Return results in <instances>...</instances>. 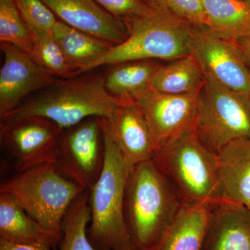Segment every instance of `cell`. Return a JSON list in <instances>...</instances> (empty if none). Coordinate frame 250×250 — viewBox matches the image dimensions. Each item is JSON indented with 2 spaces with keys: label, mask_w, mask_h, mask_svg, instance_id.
Returning a JSON list of instances; mask_svg holds the SVG:
<instances>
[{
  "label": "cell",
  "mask_w": 250,
  "mask_h": 250,
  "mask_svg": "<svg viewBox=\"0 0 250 250\" xmlns=\"http://www.w3.org/2000/svg\"><path fill=\"white\" fill-rule=\"evenodd\" d=\"M183 203L154 161L132 166L125 187L124 219L134 250L154 249Z\"/></svg>",
  "instance_id": "1"
},
{
  "label": "cell",
  "mask_w": 250,
  "mask_h": 250,
  "mask_svg": "<svg viewBox=\"0 0 250 250\" xmlns=\"http://www.w3.org/2000/svg\"><path fill=\"white\" fill-rule=\"evenodd\" d=\"M119 102L106 90L105 76L101 74L57 79L36 96L0 117V124L38 117L67 129L90 117L109 118Z\"/></svg>",
  "instance_id": "2"
},
{
  "label": "cell",
  "mask_w": 250,
  "mask_h": 250,
  "mask_svg": "<svg viewBox=\"0 0 250 250\" xmlns=\"http://www.w3.org/2000/svg\"><path fill=\"white\" fill-rule=\"evenodd\" d=\"M127 37L79 75L104 65L136 61H173L190 55L197 27L163 10L125 19ZM78 75V76H79Z\"/></svg>",
  "instance_id": "3"
},
{
  "label": "cell",
  "mask_w": 250,
  "mask_h": 250,
  "mask_svg": "<svg viewBox=\"0 0 250 250\" xmlns=\"http://www.w3.org/2000/svg\"><path fill=\"white\" fill-rule=\"evenodd\" d=\"M103 131L104 165L98 181L88 190V238L96 250H135L124 219L125 187L132 166Z\"/></svg>",
  "instance_id": "4"
},
{
  "label": "cell",
  "mask_w": 250,
  "mask_h": 250,
  "mask_svg": "<svg viewBox=\"0 0 250 250\" xmlns=\"http://www.w3.org/2000/svg\"><path fill=\"white\" fill-rule=\"evenodd\" d=\"M84 190L53 164L19 172L0 187V192L10 194L31 218L60 241L64 217Z\"/></svg>",
  "instance_id": "5"
},
{
  "label": "cell",
  "mask_w": 250,
  "mask_h": 250,
  "mask_svg": "<svg viewBox=\"0 0 250 250\" xmlns=\"http://www.w3.org/2000/svg\"><path fill=\"white\" fill-rule=\"evenodd\" d=\"M183 202H218V158L197 136L187 131L160 146L152 159Z\"/></svg>",
  "instance_id": "6"
},
{
  "label": "cell",
  "mask_w": 250,
  "mask_h": 250,
  "mask_svg": "<svg viewBox=\"0 0 250 250\" xmlns=\"http://www.w3.org/2000/svg\"><path fill=\"white\" fill-rule=\"evenodd\" d=\"M195 131L216 154L232 141L250 139L249 99L206 81L200 95Z\"/></svg>",
  "instance_id": "7"
},
{
  "label": "cell",
  "mask_w": 250,
  "mask_h": 250,
  "mask_svg": "<svg viewBox=\"0 0 250 250\" xmlns=\"http://www.w3.org/2000/svg\"><path fill=\"white\" fill-rule=\"evenodd\" d=\"M103 118L90 117L62 130L54 165L62 174L89 190L98 181L105 161Z\"/></svg>",
  "instance_id": "8"
},
{
  "label": "cell",
  "mask_w": 250,
  "mask_h": 250,
  "mask_svg": "<svg viewBox=\"0 0 250 250\" xmlns=\"http://www.w3.org/2000/svg\"><path fill=\"white\" fill-rule=\"evenodd\" d=\"M190 54L206 81L249 99L250 68L233 41L215 36L205 28L197 27Z\"/></svg>",
  "instance_id": "9"
},
{
  "label": "cell",
  "mask_w": 250,
  "mask_h": 250,
  "mask_svg": "<svg viewBox=\"0 0 250 250\" xmlns=\"http://www.w3.org/2000/svg\"><path fill=\"white\" fill-rule=\"evenodd\" d=\"M62 128L45 118L33 117L10 125L0 124L1 139L16 161L19 172L54 164Z\"/></svg>",
  "instance_id": "10"
},
{
  "label": "cell",
  "mask_w": 250,
  "mask_h": 250,
  "mask_svg": "<svg viewBox=\"0 0 250 250\" xmlns=\"http://www.w3.org/2000/svg\"><path fill=\"white\" fill-rule=\"evenodd\" d=\"M200 93L167 95L149 89L134 100L144 113L159 147L195 129Z\"/></svg>",
  "instance_id": "11"
},
{
  "label": "cell",
  "mask_w": 250,
  "mask_h": 250,
  "mask_svg": "<svg viewBox=\"0 0 250 250\" xmlns=\"http://www.w3.org/2000/svg\"><path fill=\"white\" fill-rule=\"evenodd\" d=\"M4 55L0 70V117L17 107L29 94L45 89L55 82V76L30 54L14 45L1 42Z\"/></svg>",
  "instance_id": "12"
},
{
  "label": "cell",
  "mask_w": 250,
  "mask_h": 250,
  "mask_svg": "<svg viewBox=\"0 0 250 250\" xmlns=\"http://www.w3.org/2000/svg\"><path fill=\"white\" fill-rule=\"evenodd\" d=\"M103 129L131 166L152 160L159 148L150 126L135 100H120Z\"/></svg>",
  "instance_id": "13"
},
{
  "label": "cell",
  "mask_w": 250,
  "mask_h": 250,
  "mask_svg": "<svg viewBox=\"0 0 250 250\" xmlns=\"http://www.w3.org/2000/svg\"><path fill=\"white\" fill-rule=\"evenodd\" d=\"M62 22L116 45L127 37L125 24L94 0H41Z\"/></svg>",
  "instance_id": "14"
},
{
  "label": "cell",
  "mask_w": 250,
  "mask_h": 250,
  "mask_svg": "<svg viewBox=\"0 0 250 250\" xmlns=\"http://www.w3.org/2000/svg\"><path fill=\"white\" fill-rule=\"evenodd\" d=\"M217 158L218 201L238 204L250 210V139L229 143Z\"/></svg>",
  "instance_id": "15"
},
{
  "label": "cell",
  "mask_w": 250,
  "mask_h": 250,
  "mask_svg": "<svg viewBox=\"0 0 250 250\" xmlns=\"http://www.w3.org/2000/svg\"><path fill=\"white\" fill-rule=\"evenodd\" d=\"M202 250H250V210L245 206L215 202Z\"/></svg>",
  "instance_id": "16"
},
{
  "label": "cell",
  "mask_w": 250,
  "mask_h": 250,
  "mask_svg": "<svg viewBox=\"0 0 250 250\" xmlns=\"http://www.w3.org/2000/svg\"><path fill=\"white\" fill-rule=\"evenodd\" d=\"M215 202H184L152 250H202Z\"/></svg>",
  "instance_id": "17"
},
{
  "label": "cell",
  "mask_w": 250,
  "mask_h": 250,
  "mask_svg": "<svg viewBox=\"0 0 250 250\" xmlns=\"http://www.w3.org/2000/svg\"><path fill=\"white\" fill-rule=\"evenodd\" d=\"M0 239L56 248L60 240L31 218L14 197L0 192Z\"/></svg>",
  "instance_id": "18"
},
{
  "label": "cell",
  "mask_w": 250,
  "mask_h": 250,
  "mask_svg": "<svg viewBox=\"0 0 250 250\" xmlns=\"http://www.w3.org/2000/svg\"><path fill=\"white\" fill-rule=\"evenodd\" d=\"M53 36L71 70V77L78 76L114 45L70 27L62 21L56 23Z\"/></svg>",
  "instance_id": "19"
},
{
  "label": "cell",
  "mask_w": 250,
  "mask_h": 250,
  "mask_svg": "<svg viewBox=\"0 0 250 250\" xmlns=\"http://www.w3.org/2000/svg\"><path fill=\"white\" fill-rule=\"evenodd\" d=\"M208 32L231 41L250 38V4L246 0H202Z\"/></svg>",
  "instance_id": "20"
},
{
  "label": "cell",
  "mask_w": 250,
  "mask_h": 250,
  "mask_svg": "<svg viewBox=\"0 0 250 250\" xmlns=\"http://www.w3.org/2000/svg\"><path fill=\"white\" fill-rule=\"evenodd\" d=\"M205 83L198 64L190 54L161 65L152 77L150 88L167 95H187L200 93Z\"/></svg>",
  "instance_id": "21"
},
{
  "label": "cell",
  "mask_w": 250,
  "mask_h": 250,
  "mask_svg": "<svg viewBox=\"0 0 250 250\" xmlns=\"http://www.w3.org/2000/svg\"><path fill=\"white\" fill-rule=\"evenodd\" d=\"M160 66L152 60L117 64L105 76V87L118 100H136L151 89V81Z\"/></svg>",
  "instance_id": "22"
},
{
  "label": "cell",
  "mask_w": 250,
  "mask_h": 250,
  "mask_svg": "<svg viewBox=\"0 0 250 250\" xmlns=\"http://www.w3.org/2000/svg\"><path fill=\"white\" fill-rule=\"evenodd\" d=\"M90 221L89 191L85 190L72 202L64 217L59 250H96L88 238Z\"/></svg>",
  "instance_id": "23"
},
{
  "label": "cell",
  "mask_w": 250,
  "mask_h": 250,
  "mask_svg": "<svg viewBox=\"0 0 250 250\" xmlns=\"http://www.w3.org/2000/svg\"><path fill=\"white\" fill-rule=\"evenodd\" d=\"M0 41L32 54L34 36L23 21L15 0H0Z\"/></svg>",
  "instance_id": "24"
},
{
  "label": "cell",
  "mask_w": 250,
  "mask_h": 250,
  "mask_svg": "<svg viewBox=\"0 0 250 250\" xmlns=\"http://www.w3.org/2000/svg\"><path fill=\"white\" fill-rule=\"evenodd\" d=\"M31 56L54 76L61 79L71 77V70L67 65L62 49L54 39L53 34L34 36Z\"/></svg>",
  "instance_id": "25"
},
{
  "label": "cell",
  "mask_w": 250,
  "mask_h": 250,
  "mask_svg": "<svg viewBox=\"0 0 250 250\" xmlns=\"http://www.w3.org/2000/svg\"><path fill=\"white\" fill-rule=\"evenodd\" d=\"M23 21L34 36L53 34L54 26L58 21L41 0H15Z\"/></svg>",
  "instance_id": "26"
},
{
  "label": "cell",
  "mask_w": 250,
  "mask_h": 250,
  "mask_svg": "<svg viewBox=\"0 0 250 250\" xmlns=\"http://www.w3.org/2000/svg\"><path fill=\"white\" fill-rule=\"evenodd\" d=\"M149 6L167 11L199 28L208 24L202 0H144Z\"/></svg>",
  "instance_id": "27"
},
{
  "label": "cell",
  "mask_w": 250,
  "mask_h": 250,
  "mask_svg": "<svg viewBox=\"0 0 250 250\" xmlns=\"http://www.w3.org/2000/svg\"><path fill=\"white\" fill-rule=\"evenodd\" d=\"M113 16L125 19L147 14L152 7L144 0H94Z\"/></svg>",
  "instance_id": "28"
},
{
  "label": "cell",
  "mask_w": 250,
  "mask_h": 250,
  "mask_svg": "<svg viewBox=\"0 0 250 250\" xmlns=\"http://www.w3.org/2000/svg\"><path fill=\"white\" fill-rule=\"evenodd\" d=\"M51 247L35 243H14L0 239V250H52Z\"/></svg>",
  "instance_id": "29"
},
{
  "label": "cell",
  "mask_w": 250,
  "mask_h": 250,
  "mask_svg": "<svg viewBox=\"0 0 250 250\" xmlns=\"http://www.w3.org/2000/svg\"><path fill=\"white\" fill-rule=\"evenodd\" d=\"M233 42L236 43L237 47L241 51L250 68V38L244 40L233 41Z\"/></svg>",
  "instance_id": "30"
},
{
  "label": "cell",
  "mask_w": 250,
  "mask_h": 250,
  "mask_svg": "<svg viewBox=\"0 0 250 250\" xmlns=\"http://www.w3.org/2000/svg\"><path fill=\"white\" fill-rule=\"evenodd\" d=\"M246 1H248V3L250 4V0H246Z\"/></svg>",
  "instance_id": "31"
},
{
  "label": "cell",
  "mask_w": 250,
  "mask_h": 250,
  "mask_svg": "<svg viewBox=\"0 0 250 250\" xmlns=\"http://www.w3.org/2000/svg\"><path fill=\"white\" fill-rule=\"evenodd\" d=\"M249 103H250V96H249Z\"/></svg>",
  "instance_id": "32"
}]
</instances>
